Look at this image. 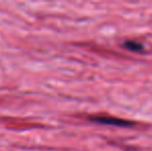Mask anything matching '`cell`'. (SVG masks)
Listing matches in <instances>:
<instances>
[{
  "instance_id": "obj_1",
  "label": "cell",
  "mask_w": 152,
  "mask_h": 151,
  "mask_svg": "<svg viewBox=\"0 0 152 151\" xmlns=\"http://www.w3.org/2000/svg\"><path fill=\"white\" fill-rule=\"evenodd\" d=\"M91 120L96 121V122L102 123V124H109V125H117V126H132V123L129 121L122 120V119L114 118V117H108V116H97L91 118Z\"/></svg>"
},
{
  "instance_id": "obj_2",
  "label": "cell",
  "mask_w": 152,
  "mask_h": 151,
  "mask_svg": "<svg viewBox=\"0 0 152 151\" xmlns=\"http://www.w3.org/2000/svg\"><path fill=\"white\" fill-rule=\"evenodd\" d=\"M124 47L127 48L130 51H136V52H140L143 50V46L138 42H134V40H127V42H124Z\"/></svg>"
}]
</instances>
